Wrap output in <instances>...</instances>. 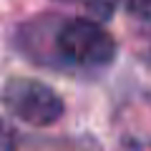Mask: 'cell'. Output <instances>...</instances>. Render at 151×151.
Instances as JSON below:
<instances>
[{"label":"cell","mask_w":151,"mask_h":151,"mask_svg":"<svg viewBox=\"0 0 151 151\" xmlns=\"http://www.w3.org/2000/svg\"><path fill=\"white\" fill-rule=\"evenodd\" d=\"M50 38V68L58 70H101L116 60L119 45L113 35L91 18L45 20Z\"/></svg>","instance_id":"6da1fadb"},{"label":"cell","mask_w":151,"mask_h":151,"mask_svg":"<svg viewBox=\"0 0 151 151\" xmlns=\"http://www.w3.org/2000/svg\"><path fill=\"white\" fill-rule=\"evenodd\" d=\"M3 106L13 119L35 129L53 126L65 111L63 98L48 83L38 78H25V76L8 78V83L3 86Z\"/></svg>","instance_id":"7a4b0ae2"},{"label":"cell","mask_w":151,"mask_h":151,"mask_svg":"<svg viewBox=\"0 0 151 151\" xmlns=\"http://www.w3.org/2000/svg\"><path fill=\"white\" fill-rule=\"evenodd\" d=\"M60 3H73V5H81L83 10L88 13L91 20H108V18L116 13V5H119V0H60Z\"/></svg>","instance_id":"3957f363"},{"label":"cell","mask_w":151,"mask_h":151,"mask_svg":"<svg viewBox=\"0 0 151 151\" xmlns=\"http://www.w3.org/2000/svg\"><path fill=\"white\" fill-rule=\"evenodd\" d=\"M129 13L141 20H151V0H129Z\"/></svg>","instance_id":"277c9868"},{"label":"cell","mask_w":151,"mask_h":151,"mask_svg":"<svg viewBox=\"0 0 151 151\" xmlns=\"http://www.w3.org/2000/svg\"><path fill=\"white\" fill-rule=\"evenodd\" d=\"M121 151H151V139H141V136H126Z\"/></svg>","instance_id":"5b68a950"},{"label":"cell","mask_w":151,"mask_h":151,"mask_svg":"<svg viewBox=\"0 0 151 151\" xmlns=\"http://www.w3.org/2000/svg\"><path fill=\"white\" fill-rule=\"evenodd\" d=\"M0 151H15V131L0 121Z\"/></svg>","instance_id":"8992f818"}]
</instances>
